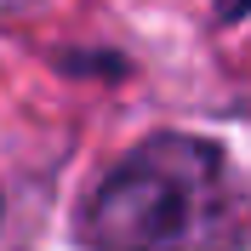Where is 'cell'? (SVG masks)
<instances>
[{
	"mask_svg": "<svg viewBox=\"0 0 251 251\" xmlns=\"http://www.w3.org/2000/svg\"><path fill=\"white\" fill-rule=\"evenodd\" d=\"M234 223V183L211 143L149 137L86 205L97 251H211Z\"/></svg>",
	"mask_w": 251,
	"mask_h": 251,
	"instance_id": "6da1fadb",
	"label": "cell"
},
{
	"mask_svg": "<svg viewBox=\"0 0 251 251\" xmlns=\"http://www.w3.org/2000/svg\"><path fill=\"white\" fill-rule=\"evenodd\" d=\"M23 6H34V0H0V12H23Z\"/></svg>",
	"mask_w": 251,
	"mask_h": 251,
	"instance_id": "3957f363",
	"label": "cell"
},
{
	"mask_svg": "<svg viewBox=\"0 0 251 251\" xmlns=\"http://www.w3.org/2000/svg\"><path fill=\"white\" fill-rule=\"evenodd\" d=\"M240 6H246V0H217V12H223V17H240Z\"/></svg>",
	"mask_w": 251,
	"mask_h": 251,
	"instance_id": "7a4b0ae2",
	"label": "cell"
}]
</instances>
